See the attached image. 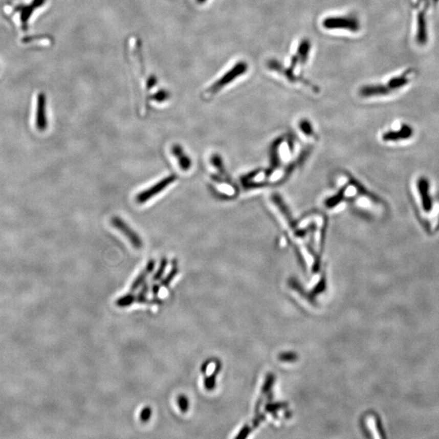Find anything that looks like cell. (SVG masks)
I'll list each match as a JSON object with an SVG mask.
<instances>
[{"instance_id":"obj_21","label":"cell","mask_w":439,"mask_h":439,"mask_svg":"<svg viewBox=\"0 0 439 439\" xmlns=\"http://www.w3.org/2000/svg\"><path fill=\"white\" fill-rule=\"evenodd\" d=\"M199 1H200V2H204V0H199Z\"/></svg>"},{"instance_id":"obj_9","label":"cell","mask_w":439,"mask_h":439,"mask_svg":"<svg viewBox=\"0 0 439 439\" xmlns=\"http://www.w3.org/2000/svg\"><path fill=\"white\" fill-rule=\"evenodd\" d=\"M311 51V42L308 39H303L301 41L298 46L296 53L293 55L291 59L290 68L295 70L298 64H304L309 59V54Z\"/></svg>"},{"instance_id":"obj_2","label":"cell","mask_w":439,"mask_h":439,"mask_svg":"<svg viewBox=\"0 0 439 439\" xmlns=\"http://www.w3.org/2000/svg\"><path fill=\"white\" fill-rule=\"evenodd\" d=\"M429 0H415V40L419 46L427 44L428 33L427 12Z\"/></svg>"},{"instance_id":"obj_16","label":"cell","mask_w":439,"mask_h":439,"mask_svg":"<svg viewBox=\"0 0 439 439\" xmlns=\"http://www.w3.org/2000/svg\"><path fill=\"white\" fill-rule=\"evenodd\" d=\"M135 303H136V294L134 292L123 295L116 301V305L119 308H128Z\"/></svg>"},{"instance_id":"obj_6","label":"cell","mask_w":439,"mask_h":439,"mask_svg":"<svg viewBox=\"0 0 439 439\" xmlns=\"http://www.w3.org/2000/svg\"><path fill=\"white\" fill-rule=\"evenodd\" d=\"M267 67L269 70H272V71L277 72V73H280V74H282V76H284L291 82H294V83L299 82V83L307 85V86H309L310 89L313 90L315 92L319 91V89L317 86H315L313 84L310 83L308 80L304 79L303 77L297 76L294 73V70H292L291 68L284 67L281 63H279V61H277L276 59H269V60H268Z\"/></svg>"},{"instance_id":"obj_5","label":"cell","mask_w":439,"mask_h":439,"mask_svg":"<svg viewBox=\"0 0 439 439\" xmlns=\"http://www.w3.org/2000/svg\"><path fill=\"white\" fill-rule=\"evenodd\" d=\"M176 180V175H169V176L165 177V178H163L162 180L157 182L156 184L150 186L148 189H146V190L137 194L136 202L139 204L148 202L149 200L154 198L155 196L161 194L163 190L168 188V186L175 182Z\"/></svg>"},{"instance_id":"obj_11","label":"cell","mask_w":439,"mask_h":439,"mask_svg":"<svg viewBox=\"0 0 439 439\" xmlns=\"http://www.w3.org/2000/svg\"><path fill=\"white\" fill-rule=\"evenodd\" d=\"M413 135V129L408 125H402L400 130L388 131L382 135L385 142H396V141L408 139Z\"/></svg>"},{"instance_id":"obj_19","label":"cell","mask_w":439,"mask_h":439,"mask_svg":"<svg viewBox=\"0 0 439 439\" xmlns=\"http://www.w3.org/2000/svg\"><path fill=\"white\" fill-rule=\"evenodd\" d=\"M151 414H152V410H151V408H150V407H145V408L141 411V422H144V423L148 422L149 420H150V416H151Z\"/></svg>"},{"instance_id":"obj_7","label":"cell","mask_w":439,"mask_h":439,"mask_svg":"<svg viewBox=\"0 0 439 439\" xmlns=\"http://www.w3.org/2000/svg\"><path fill=\"white\" fill-rule=\"evenodd\" d=\"M243 186L248 190L259 189L269 185L268 169H257L245 175L242 179Z\"/></svg>"},{"instance_id":"obj_13","label":"cell","mask_w":439,"mask_h":439,"mask_svg":"<svg viewBox=\"0 0 439 439\" xmlns=\"http://www.w3.org/2000/svg\"><path fill=\"white\" fill-rule=\"evenodd\" d=\"M178 273H179V270H178V265L175 262L173 265H172L170 272L167 274L166 277L162 279L161 282L158 283V284H154L152 287H151L150 292L152 294L153 296H158L159 293L161 291V288H166V287L170 285L171 281L178 275Z\"/></svg>"},{"instance_id":"obj_12","label":"cell","mask_w":439,"mask_h":439,"mask_svg":"<svg viewBox=\"0 0 439 439\" xmlns=\"http://www.w3.org/2000/svg\"><path fill=\"white\" fill-rule=\"evenodd\" d=\"M171 152H172V155H173V157L176 158L179 168L182 171L186 172V171L190 170L192 165L191 160L185 153L184 150L180 145H172V147H171Z\"/></svg>"},{"instance_id":"obj_3","label":"cell","mask_w":439,"mask_h":439,"mask_svg":"<svg viewBox=\"0 0 439 439\" xmlns=\"http://www.w3.org/2000/svg\"><path fill=\"white\" fill-rule=\"evenodd\" d=\"M248 70V64L246 61H239L236 63L230 70H228L222 77H220L213 85H211L207 91L209 96L215 95L222 91L226 85L232 83L237 78L245 74Z\"/></svg>"},{"instance_id":"obj_14","label":"cell","mask_w":439,"mask_h":439,"mask_svg":"<svg viewBox=\"0 0 439 439\" xmlns=\"http://www.w3.org/2000/svg\"><path fill=\"white\" fill-rule=\"evenodd\" d=\"M155 267H156V261L151 259L147 263L143 272L136 277L135 281H133L130 286V290H129L130 292H135L144 284L146 279L150 275V273H152Z\"/></svg>"},{"instance_id":"obj_1","label":"cell","mask_w":439,"mask_h":439,"mask_svg":"<svg viewBox=\"0 0 439 439\" xmlns=\"http://www.w3.org/2000/svg\"><path fill=\"white\" fill-rule=\"evenodd\" d=\"M416 76L413 68H409L390 77L385 83L369 84L360 87L359 95L363 98L383 97L408 86Z\"/></svg>"},{"instance_id":"obj_20","label":"cell","mask_w":439,"mask_h":439,"mask_svg":"<svg viewBox=\"0 0 439 439\" xmlns=\"http://www.w3.org/2000/svg\"><path fill=\"white\" fill-rule=\"evenodd\" d=\"M431 2L432 4H433V5H435L436 6V5H437V4H438L439 0H431Z\"/></svg>"},{"instance_id":"obj_17","label":"cell","mask_w":439,"mask_h":439,"mask_svg":"<svg viewBox=\"0 0 439 439\" xmlns=\"http://www.w3.org/2000/svg\"><path fill=\"white\" fill-rule=\"evenodd\" d=\"M167 265H168V259H167V258H163L161 259V264H160V267L157 269V271L156 272V273H155L154 276L152 277L153 281H157L161 280V277L164 275V272H165Z\"/></svg>"},{"instance_id":"obj_18","label":"cell","mask_w":439,"mask_h":439,"mask_svg":"<svg viewBox=\"0 0 439 439\" xmlns=\"http://www.w3.org/2000/svg\"><path fill=\"white\" fill-rule=\"evenodd\" d=\"M177 402H178V407L183 413L188 411L190 405H189L188 398L186 397V396L181 394V396H178Z\"/></svg>"},{"instance_id":"obj_15","label":"cell","mask_w":439,"mask_h":439,"mask_svg":"<svg viewBox=\"0 0 439 439\" xmlns=\"http://www.w3.org/2000/svg\"><path fill=\"white\" fill-rule=\"evenodd\" d=\"M299 128L300 129L301 135H303L308 139H316V134L314 129L308 120H301L299 124Z\"/></svg>"},{"instance_id":"obj_10","label":"cell","mask_w":439,"mask_h":439,"mask_svg":"<svg viewBox=\"0 0 439 439\" xmlns=\"http://www.w3.org/2000/svg\"><path fill=\"white\" fill-rule=\"evenodd\" d=\"M418 190L422 199V208L425 212L431 211L433 208L431 196L429 194V182L427 178H420L418 181Z\"/></svg>"},{"instance_id":"obj_8","label":"cell","mask_w":439,"mask_h":439,"mask_svg":"<svg viewBox=\"0 0 439 439\" xmlns=\"http://www.w3.org/2000/svg\"><path fill=\"white\" fill-rule=\"evenodd\" d=\"M111 223L113 227H115L117 230L126 237L127 239L129 240L134 248L136 249L143 248V243L142 238L122 219L118 216H113L111 220Z\"/></svg>"},{"instance_id":"obj_4","label":"cell","mask_w":439,"mask_h":439,"mask_svg":"<svg viewBox=\"0 0 439 439\" xmlns=\"http://www.w3.org/2000/svg\"><path fill=\"white\" fill-rule=\"evenodd\" d=\"M322 26L326 30H342L356 33L360 31V23L354 16H336L325 18Z\"/></svg>"}]
</instances>
